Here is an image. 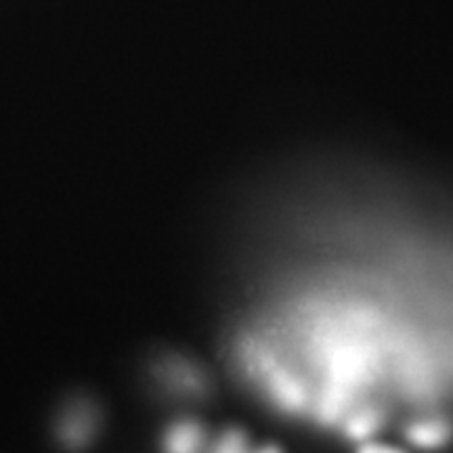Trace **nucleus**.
I'll list each match as a JSON object with an SVG mask.
<instances>
[{
  "label": "nucleus",
  "mask_w": 453,
  "mask_h": 453,
  "mask_svg": "<svg viewBox=\"0 0 453 453\" xmlns=\"http://www.w3.org/2000/svg\"><path fill=\"white\" fill-rule=\"evenodd\" d=\"M380 413L376 410H372V407H367V410H361L350 416V420L347 424V433L350 434L353 439H365L370 437V434L380 426Z\"/></svg>",
  "instance_id": "20e7f679"
},
{
  "label": "nucleus",
  "mask_w": 453,
  "mask_h": 453,
  "mask_svg": "<svg viewBox=\"0 0 453 453\" xmlns=\"http://www.w3.org/2000/svg\"><path fill=\"white\" fill-rule=\"evenodd\" d=\"M212 453H246V437L240 430H229L220 437Z\"/></svg>",
  "instance_id": "423d86ee"
},
{
  "label": "nucleus",
  "mask_w": 453,
  "mask_h": 453,
  "mask_svg": "<svg viewBox=\"0 0 453 453\" xmlns=\"http://www.w3.org/2000/svg\"><path fill=\"white\" fill-rule=\"evenodd\" d=\"M203 443L202 428L194 422H180L168 430L164 439L166 453H200Z\"/></svg>",
  "instance_id": "f03ea898"
},
{
  "label": "nucleus",
  "mask_w": 453,
  "mask_h": 453,
  "mask_svg": "<svg viewBox=\"0 0 453 453\" xmlns=\"http://www.w3.org/2000/svg\"><path fill=\"white\" fill-rule=\"evenodd\" d=\"M449 437H451V428L449 424L443 420L416 422L411 424L410 430H407V439H410L413 445L424 447V449H434V447L445 445Z\"/></svg>",
  "instance_id": "7ed1b4c3"
},
{
  "label": "nucleus",
  "mask_w": 453,
  "mask_h": 453,
  "mask_svg": "<svg viewBox=\"0 0 453 453\" xmlns=\"http://www.w3.org/2000/svg\"><path fill=\"white\" fill-rule=\"evenodd\" d=\"M257 453H280V449H277V447H265V449H260Z\"/></svg>",
  "instance_id": "6e6552de"
},
{
  "label": "nucleus",
  "mask_w": 453,
  "mask_h": 453,
  "mask_svg": "<svg viewBox=\"0 0 453 453\" xmlns=\"http://www.w3.org/2000/svg\"><path fill=\"white\" fill-rule=\"evenodd\" d=\"M275 388V396L280 399L281 405H286L288 410H298L304 403V393L303 388L298 387L296 380L288 376H280L273 384Z\"/></svg>",
  "instance_id": "39448f33"
},
{
  "label": "nucleus",
  "mask_w": 453,
  "mask_h": 453,
  "mask_svg": "<svg viewBox=\"0 0 453 453\" xmlns=\"http://www.w3.org/2000/svg\"><path fill=\"white\" fill-rule=\"evenodd\" d=\"M359 453H405L396 447H388V445H378V443H367L359 449Z\"/></svg>",
  "instance_id": "0eeeda50"
},
{
  "label": "nucleus",
  "mask_w": 453,
  "mask_h": 453,
  "mask_svg": "<svg viewBox=\"0 0 453 453\" xmlns=\"http://www.w3.org/2000/svg\"><path fill=\"white\" fill-rule=\"evenodd\" d=\"M93 433H95L93 411L84 410V407H78V410H72L67 413L59 428V434L61 439H64V443L67 447H73V449L87 445L90 437H93Z\"/></svg>",
  "instance_id": "f257e3e1"
}]
</instances>
